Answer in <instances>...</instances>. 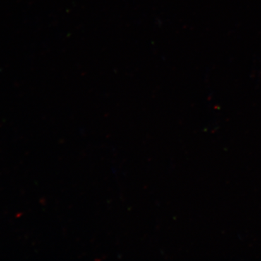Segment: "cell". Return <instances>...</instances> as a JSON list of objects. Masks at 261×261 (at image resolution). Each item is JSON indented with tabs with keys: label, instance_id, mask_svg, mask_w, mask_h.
Returning <instances> with one entry per match:
<instances>
[]
</instances>
